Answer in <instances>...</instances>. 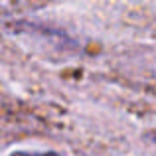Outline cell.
Here are the masks:
<instances>
[{
  "mask_svg": "<svg viewBox=\"0 0 156 156\" xmlns=\"http://www.w3.org/2000/svg\"><path fill=\"white\" fill-rule=\"evenodd\" d=\"M10 156H63L59 152H22V150H18V152H12Z\"/></svg>",
  "mask_w": 156,
  "mask_h": 156,
  "instance_id": "1",
  "label": "cell"
},
{
  "mask_svg": "<svg viewBox=\"0 0 156 156\" xmlns=\"http://www.w3.org/2000/svg\"><path fill=\"white\" fill-rule=\"evenodd\" d=\"M148 138H150V140H152L154 144H156V130H152V133H148Z\"/></svg>",
  "mask_w": 156,
  "mask_h": 156,
  "instance_id": "2",
  "label": "cell"
}]
</instances>
